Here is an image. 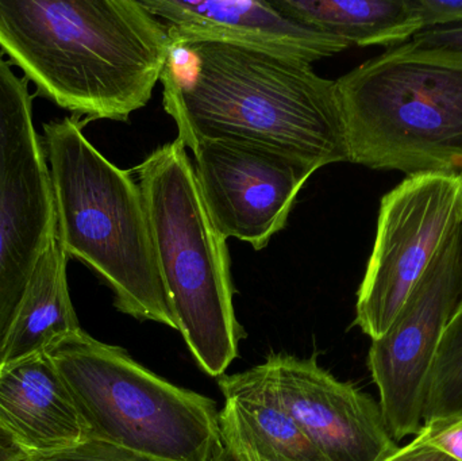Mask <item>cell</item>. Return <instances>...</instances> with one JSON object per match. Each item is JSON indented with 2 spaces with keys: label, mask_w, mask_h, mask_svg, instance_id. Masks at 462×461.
<instances>
[{
  "label": "cell",
  "mask_w": 462,
  "mask_h": 461,
  "mask_svg": "<svg viewBox=\"0 0 462 461\" xmlns=\"http://www.w3.org/2000/svg\"><path fill=\"white\" fill-rule=\"evenodd\" d=\"M179 140L239 138L318 167L349 162L336 80L311 64L219 41L172 43L160 78Z\"/></svg>",
  "instance_id": "obj_1"
},
{
  "label": "cell",
  "mask_w": 462,
  "mask_h": 461,
  "mask_svg": "<svg viewBox=\"0 0 462 461\" xmlns=\"http://www.w3.org/2000/svg\"><path fill=\"white\" fill-rule=\"evenodd\" d=\"M0 48L60 107L127 121L151 100L172 41L141 0H0Z\"/></svg>",
  "instance_id": "obj_2"
},
{
  "label": "cell",
  "mask_w": 462,
  "mask_h": 461,
  "mask_svg": "<svg viewBox=\"0 0 462 461\" xmlns=\"http://www.w3.org/2000/svg\"><path fill=\"white\" fill-rule=\"evenodd\" d=\"M41 140L68 259L110 287L121 313L178 330L140 184L87 140L78 116L43 124Z\"/></svg>",
  "instance_id": "obj_3"
},
{
  "label": "cell",
  "mask_w": 462,
  "mask_h": 461,
  "mask_svg": "<svg viewBox=\"0 0 462 461\" xmlns=\"http://www.w3.org/2000/svg\"><path fill=\"white\" fill-rule=\"evenodd\" d=\"M349 162L462 176V59L406 43L336 80Z\"/></svg>",
  "instance_id": "obj_4"
},
{
  "label": "cell",
  "mask_w": 462,
  "mask_h": 461,
  "mask_svg": "<svg viewBox=\"0 0 462 461\" xmlns=\"http://www.w3.org/2000/svg\"><path fill=\"white\" fill-rule=\"evenodd\" d=\"M134 172L178 330L199 367L221 378L245 336L234 311L226 238L206 208L181 140L152 152Z\"/></svg>",
  "instance_id": "obj_5"
},
{
  "label": "cell",
  "mask_w": 462,
  "mask_h": 461,
  "mask_svg": "<svg viewBox=\"0 0 462 461\" xmlns=\"http://www.w3.org/2000/svg\"><path fill=\"white\" fill-rule=\"evenodd\" d=\"M88 438L162 461H210L221 443L217 403L181 389L84 330L48 352Z\"/></svg>",
  "instance_id": "obj_6"
},
{
  "label": "cell",
  "mask_w": 462,
  "mask_h": 461,
  "mask_svg": "<svg viewBox=\"0 0 462 461\" xmlns=\"http://www.w3.org/2000/svg\"><path fill=\"white\" fill-rule=\"evenodd\" d=\"M462 230V176H407L383 197L355 324L385 335L447 244Z\"/></svg>",
  "instance_id": "obj_7"
},
{
  "label": "cell",
  "mask_w": 462,
  "mask_h": 461,
  "mask_svg": "<svg viewBox=\"0 0 462 461\" xmlns=\"http://www.w3.org/2000/svg\"><path fill=\"white\" fill-rule=\"evenodd\" d=\"M56 203L27 78L0 53V354L41 254Z\"/></svg>",
  "instance_id": "obj_8"
},
{
  "label": "cell",
  "mask_w": 462,
  "mask_h": 461,
  "mask_svg": "<svg viewBox=\"0 0 462 461\" xmlns=\"http://www.w3.org/2000/svg\"><path fill=\"white\" fill-rule=\"evenodd\" d=\"M461 300L462 230L434 260L390 329L369 349V371L395 441L415 438L422 429L437 352Z\"/></svg>",
  "instance_id": "obj_9"
},
{
  "label": "cell",
  "mask_w": 462,
  "mask_h": 461,
  "mask_svg": "<svg viewBox=\"0 0 462 461\" xmlns=\"http://www.w3.org/2000/svg\"><path fill=\"white\" fill-rule=\"evenodd\" d=\"M189 148L217 230L255 251L284 229L301 187L319 170L282 149L239 138H198Z\"/></svg>",
  "instance_id": "obj_10"
},
{
  "label": "cell",
  "mask_w": 462,
  "mask_h": 461,
  "mask_svg": "<svg viewBox=\"0 0 462 461\" xmlns=\"http://www.w3.org/2000/svg\"><path fill=\"white\" fill-rule=\"evenodd\" d=\"M255 371L326 460L383 461L399 448L379 403L334 378L317 357L271 354Z\"/></svg>",
  "instance_id": "obj_11"
},
{
  "label": "cell",
  "mask_w": 462,
  "mask_h": 461,
  "mask_svg": "<svg viewBox=\"0 0 462 461\" xmlns=\"http://www.w3.org/2000/svg\"><path fill=\"white\" fill-rule=\"evenodd\" d=\"M167 26L172 43L219 41L272 51L312 64L349 48L346 42L298 23L272 2L258 0H141Z\"/></svg>",
  "instance_id": "obj_12"
},
{
  "label": "cell",
  "mask_w": 462,
  "mask_h": 461,
  "mask_svg": "<svg viewBox=\"0 0 462 461\" xmlns=\"http://www.w3.org/2000/svg\"><path fill=\"white\" fill-rule=\"evenodd\" d=\"M0 424L27 456L88 440V429L48 352L0 364Z\"/></svg>",
  "instance_id": "obj_13"
},
{
  "label": "cell",
  "mask_w": 462,
  "mask_h": 461,
  "mask_svg": "<svg viewBox=\"0 0 462 461\" xmlns=\"http://www.w3.org/2000/svg\"><path fill=\"white\" fill-rule=\"evenodd\" d=\"M221 443L263 461H328L279 405L255 367L219 379Z\"/></svg>",
  "instance_id": "obj_14"
},
{
  "label": "cell",
  "mask_w": 462,
  "mask_h": 461,
  "mask_svg": "<svg viewBox=\"0 0 462 461\" xmlns=\"http://www.w3.org/2000/svg\"><path fill=\"white\" fill-rule=\"evenodd\" d=\"M68 260L57 227L27 284L0 354V364L49 352L83 330L68 289Z\"/></svg>",
  "instance_id": "obj_15"
},
{
  "label": "cell",
  "mask_w": 462,
  "mask_h": 461,
  "mask_svg": "<svg viewBox=\"0 0 462 461\" xmlns=\"http://www.w3.org/2000/svg\"><path fill=\"white\" fill-rule=\"evenodd\" d=\"M272 5L288 18L339 38L349 48H395L423 32L411 0H274Z\"/></svg>",
  "instance_id": "obj_16"
},
{
  "label": "cell",
  "mask_w": 462,
  "mask_h": 461,
  "mask_svg": "<svg viewBox=\"0 0 462 461\" xmlns=\"http://www.w3.org/2000/svg\"><path fill=\"white\" fill-rule=\"evenodd\" d=\"M462 414V300L453 314L429 379L423 425Z\"/></svg>",
  "instance_id": "obj_17"
},
{
  "label": "cell",
  "mask_w": 462,
  "mask_h": 461,
  "mask_svg": "<svg viewBox=\"0 0 462 461\" xmlns=\"http://www.w3.org/2000/svg\"><path fill=\"white\" fill-rule=\"evenodd\" d=\"M24 461H162L105 441L88 438L72 448L49 455H32Z\"/></svg>",
  "instance_id": "obj_18"
},
{
  "label": "cell",
  "mask_w": 462,
  "mask_h": 461,
  "mask_svg": "<svg viewBox=\"0 0 462 461\" xmlns=\"http://www.w3.org/2000/svg\"><path fill=\"white\" fill-rule=\"evenodd\" d=\"M411 444L439 449L462 461V414L423 425Z\"/></svg>",
  "instance_id": "obj_19"
},
{
  "label": "cell",
  "mask_w": 462,
  "mask_h": 461,
  "mask_svg": "<svg viewBox=\"0 0 462 461\" xmlns=\"http://www.w3.org/2000/svg\"><path fill=\"white\" fill-rule=\"evenodd\" d=\"M406 45L414 51L462 59V24L423 30Z\"/></svg>",
  "instance_id": "obj_20"
},
{
  "label": "cell",
  "mask_w": 462,
  "mask_h": 461,
  "mask_svg": "<svg viewBox=\"0 0 462 461\" xmlns=\"http://www.w3.org/2000/svg\"><path fill=\"white\" fill-rule=\"evenodd\" d=\"M423 30L462 24V0H411Z\"/></svg>",
  "instance_id": "obj_21"
},
{
  "label": "cell",
  "mask_w": 462,
  "mask_h": 461,
  "mask_svg": "<svg viewBox=\"0 0 462 461\" xmlns=\"http://www.w3.org/2000/svg\"><path fill=\"white\" fill-rule=\"evenodd\" d=\"M383 461H458L445 452L430 447L412 446L411 443L396 449Z\"/></svg>",
  "instance_id": "obj_22"
},
{
  "label": "cell",
  "mask_w": 462,
  "mask_h": 461,
  "mask_svg": "<svg viewBox=\"0 0 462 461\" xmlns=\"http://www.w3.org/2000/svg\"><path fill=\"white\" fill-rule=\"evenodd\" d=\"M27 455L0 424V461H23Z\"/></svg>",
  "instance_id": "obj_23"
},
{
  "label": "cell",
  "mask_w": 462,
  "mask_h": 461,
  "mask_svg": "<svg viewBox=\"0 0 462 461\" xmlns=\"http://www.w3.org/2000/svg\"><path fill=\"white\" fill-rule=\"evenodd\" d=\"M210 461H263L246 452L236 451V449L227 448L224 444L219 443L214 452Z\"/></svg>",
  "instance_id": "obj_24"
},
{
  "label": "cell",
  "mask_w": 462,
  "mask_h": 461,
  "mask_svg": "<svg viewBox=\"0 0 462 461\" xmlns=\"http://www.w3.org/2000/svg\"><path fill=\"white\" fill-rule=\"evenodd\" d=\"M24 461V460H23Z\"/></svg>",
  "instance_id": "obj_25"
}]
</instances>
